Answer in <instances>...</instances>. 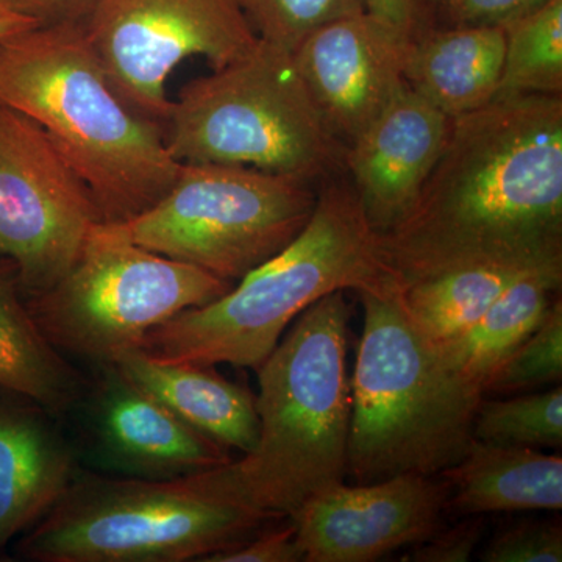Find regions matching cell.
Returning a JSON list of instances; mask_svg holds the SVG:
<instances>
[{
	"label": "cell",
	"mask_w": 562,
	"mask_h": 562,
	"mask_svg": "<svg viewBox=\"0 0 562 562\" xmlns=\"http://www.w3.org/2000/svg\"><path fill=\"white\" fill-rule=\"evenodd\" d=\"M364 327L353 375L347 475L375 483L439 475L464 457L484 397L425 341L395 294L357 292Z\"/></svg>",
	"instance_id": "5b68a950"
},
{
	"label": "cell",
	"mask_w": 562,
	"mask_h": 562,
	"mask_svg": "<svg viewBox=\"0 0 562 562\" xmlns=\"http://www.w3.org/2000/svg\"><path fill=\"white\" fill-rule=\"evenodd\" d=\"M276 519L222 501L201 473L155 482L79 469L22 536L18 554L35 562L202 561Z\"/></svg>",
	"instance_id": "8992f818"
},
{
	"label": "cell",
	"mask_w": 562,
	"mask_h": 562,
	"mask_svg": "<svg viewBox=\"0 0 562 562\" xmlns=\"http://www.w3.org/2000/svg\"><path fill=\"white\" fill-rule=\"evenodd\" d=\"M417 5L420 7V10L424 11L425 16H427L428 13H430V10L432 7H435V3L438 2V0H416Z\"/></svg>",
	"instance_id": "836d02e7"
},
{
	"label": "cell",
	"mask_w": 562,
	"mask_h": 562,
	"mask_svg": "<svg viewBox=\"0 0 562 562\" xmlns=\"http://www.w3.org/2000/svg\"><path fill=\"white\" fill-rule=\"evenodd\" d=\"M77 460L57 416L0 387V552L58 502Z\"/></svg>",
	"instance_id": "2e32d148"
},
{
	"label": "cell",
	"mask_w": 562,
	"mask_h": 562,
	"mask_svg": "<svg viewBox=\"0 0 562 562\" xmlns=\"http://www.w3.org/2000/svg\"><path fill=\"white\" fill-rule=\"evenodd\" d=\"M413 36L364 11L322 25L292 52L317 116L346 149L406 87Z\"/></svg>",
	"instance_id": "5bb4252c"
},
{
	"label": "cell",
	"mask_w": 562,
	"mask_h": 562,
	"mask_svg": "<svg viewBox=\"0 0 562 562\" xmlns=\"http://www.w3.org/2000/svg\"><path fill=\"white\" fill-rule=\"evenodd\" d=\"M562 379V303H552L541 324L503 361L487 383L490 395L527 394Z\"/></svg>",
	"instance_id": "484cf974"
},
{
	"label": "cell",
	"mask_w": 562,
	"mask_h": 562,
	"mask_svg": "<svg viewBox=\"0 0 562 562\" xmlns=\"http://www.w3.org/2000/svg\"><path fill=\"white\" fill-rule=\"evenodd\" d=\"M549 0H438L432 11L435 27H505L541 9Z\"/></svg>",
	"instance_id": "83f0119b"
},
{
	"label": "cell",
	"mask_w": 562,
	"mask_h": 562,
	"mask_svg": "<svg viewBox=\"0 0 562 562\" xmlns=\"http://www.w3.org/2000/svg\"><path fill=\"white\" fill-rule=\"evenodd\" d=\"M90 383L40 330L16 266L0 257V387L31 398L61 419L76 412Z\"/></svg>",
	"instance_id": "ffe728a7"
},
{
	"label": "cell",
	"mask_w": 562,
	"mask_h": 562,
	"mask_svg": "<svg viewBox=\"0 0 562 562\" xmlns=\"http://www.w3.org/2000/svg\"><path fill=\"white\" fill-rule=\"evenodd\" d=\"M561 283L562 265L522 273L472 328L435 349L465 387L484 397L487 383L503 361L535 331L560 297Z\"/></svg>",
	"instance_id": "44dd1931"
},
{
	"label": "cell",
	"mask_w": 562,
	"mask_h": 562,
	"mask_svg": "<svg viewBox=\"0 0 562 562\" xmlns=\"http://www.w3.org/2000/svg\"><path fill=\"white\" fill-rule=\"evenodd\" d=\"M505 58L495 98L562 95V0L503 27Z\"/></svg>",
	"instance_id": "603a6c76"
},
{
	"label": "cell",
	"mask_w": 562,
	"mask_h": 562,
	"mask_svg": "<svg viewBox=\"0 0 562 562\" xmlns=\"http://www.w3.org/2000/svg\"><path fill=\"white\" fill-rule=\"evenodd\" d=\"M101 211L31 117L0 103V257L25 297L50 290L79 260Z\"/></svg>",
	"instance_id": "8fae6325"
},
{
	"label": "cell",
	"mask_w": 562,
	"mask_h": 562,
	"mask_svg": "<svg viewBox=\"0 0 562 562\" xmlns=\"http://www.w3.org/2000/svg\"><path fill=\"white\" fill-rule=\"evenodd\" d=\"M452 120L406 85L344 154V172L373 231L412 209L446 146Z\"/></svg>",
	"instance_id": "9a60e30c"
},
{
	"label": "cell",
	"mask_w": 562,
	"mask_h": 562,
	"mask_svg": "<svg viewBox=\"0 0 562 562\" xmlns=\"http://www.w3.org/2000/svg\"><path fill=\"white\" fill-rule=\"evenodd\" d=\"M395 294L384 260L349 179L322 180L308 224L271 260L227 294L154 328L139 349L165 361L231 364L258 371L286 328L313 303L336 291Z\"/></svg>",
	"instance_id": "3957f363"
},
{
	"label": "cell",
	"mask_w": 562,
	"mask_h": 562,
	"mask_svg": "<svg viewBox=\"0 0 562 562\" xmlns=\"http://www.w3.org/2000/svg\"><path fill=\"white\" fill-rule=\"evenodd\" d=\"M173 160L246 166L321 183L346 147L317 116L291 54L268 43L190 81L162 125Z\"/></svg>",
	"instance_id": "52a82bcc"
},
{
	"label": "cell",
	"mask_w": 562,
	"mask_h": 562,
	"mask_svg": "<svg viewBox=\"0 0 562 562\" xmlns=\"http://www.w3.org/2000/svg\"><path fill=\"white\" fill-rule=\"evenodd\" d=\"M484 522L480 516H468L453 527H442L428 541L414 546L402 561L468 562L482 541Z\"/></svg>",
	"instance_id": "f546056e"
},
{
	"label": "cell",
	"mask_w": 562,
	"mask_h": 562,
	"mask_svg": "<svg viewBox=\"0 0 562 562\" xmlns=\"http://www.w3.org/2000/svg\"><path fill=\"white\" fill-rule=\"evenodd\" d=\"M98 0H0V3L44 25L81 24Z\"/></svg>",
	"instance_id": "4dcf8cb0"
},
{
	"label": "cell",
	"mask_w": 562,
	"mask_h": 562,
	"mask_svg": "<svg viewBox=\"0 0 562 562\" xmlns=\"http://www.w3.org/2000/svg\"><path fill=\"white\" fill-rule=\"evenodd\" d=\"M473 439L506 446L557 449L562 443V390L509 398L486 397L480 402L473 420Z\"/></svg>",
	"instance_id": "cb8c5ba5"
},
{
	"label": "cell",
	"mask_w": 562,
	"mask_h": 562,
	"mask_svg": "<svg viewBox=\"0 0 562 562\" xmlns=\"http://www.w3.org/2000/svg\"><path fill=\"white\" fill-rule=\"evenodd\" d=\"M35 27H40V25L31 18L22 16V14L0 3V43Z\"/></svg>",
	"instance_id": "d6a6232c"
},
{
	"label": "cell",
	"mask_w": 562,
	"mask_h": 562,
	"mask_svg": "<svg viewBox=\"0 0 562 562\" xmlns=\"http://www.w3.org/2000/svg\"><path fill=\"white\" fill-rule=\"evenodd\" d=\"M382 249L397 291L475 262L562 265V95L495 98L453 117Z\"/></svg>",
	"instance_id": "6da1fadb"
},
{
	"label": "cell",
	"mask_w": 562,
	"mask_h": 562,
	"mask_svg": "<svg viewBox=\"0 0 562 562\" xmlns=\"http://www.w3.org/2000/svg\"><path fill=\"white\" fill-rule=\"evenodd\" d=\"M203 562H301L302 550L297 543L294 520L277 528H262L241 546L221 550L206 557Z\"/></svg>",
	"instance_id": "f1b7e54d"
},
{
	"label": "cell",
	"mask_w": 562,
	"mask_h": 562,
	"mask_svg": "<svg viewBox=\"0 0 562 562\" xmlns=\"http://www.w3.org/2000/svg\"><path fill=\"white\" fill-rule=\"evenodd\" d=\"M98 369L76 408L83 417L81 454L92 471L165 482L235 460L228 447L184 424L113 364Z\"/></svg>",
	"instance_id": "4fadbf2b"
},
{
	"label": "cell",
	"mask_w": 562,
	"mask_h": 562,
	"mask_svg": "<svg viewBox=\"0 0 562 562\" xmlns=\"http://www.w3.org/2000/svg\"><path fill=\"white\" fill-rule=\"evenodd\" d=\"M233 286L99 224L70 271L50 290L25 299L52 346L99 368L139 349L154 328L177 314L209 305Z\"/></svg>",
	"instance_id": "9c48e42d"
},
{
	"label": "cell",
	"mask_w": 562,
	"mask_h": 562,
	"mask_svg": "<svg viewBox=\"0 0 562 562\" xmlns=\"http://www.w3.org/2000/svg\"><path fill=\"white\" fill-rule=\"evenodd\" d=\"M364 7L368 13L412 35H416L427 24V16L416 0H364Z\"/></svg>",
	"instance_id": "1f68e13d"
},
{
	"label": "cell",
	"mask_w": 562,
	"mask_h": 562,
	"mask_svg": "<svg viewBox=\"0 0 562 562\" xmlns=\"http://www.w3.org/2000/svg\"><path fill=\"white\" fill-rule=\"evenodd\" d=\"M344 294L331 292L305 310L258 369L257 447L241 460L201 473L222 501L288 519L346 479L351 310Z\"/></svg>",
	"instance_id": "277c9868"
},
{
	"label": "cell",
	"mask_w": 562,
	"mask_h": 562,
	"mask_svg": "<svg viewBox=\"0 0 562 562\" xmlns=\"http://www.w3.org/2000/svg\"><path fill=\"white\" fill-rule=\"evenodd\" d=\"M439 475L450 484L447 509L462 516L562 508L561 457L541 449L472 439Z\"/></svg>",
	"instance_id": "d6986e66"
},
{
	"label": "cell",
	"mask_w": 562,
	"mask_h": 562,
	"mask_svg": "<svg viewBox=\"0 0 562 562\" xmlns=\"http://www.w3.org/2000/svg\"><path fill=\"white\" fill-rule=\"evenodd\" d=\"M128 380L213 441L250 453L260 438L255 395L214 371V366L165 361L140 349L113 362Z\"/></svg>",
	"instance_id": "e0dca14e"
},
{
	"label": "cell",
	"mask_w": 562,
	"mask_h": 562,
	"mask_svg": "<svg viewBox=\"0 0 562 562\" xmlns=\"http://www.w3.org/2000/svg\"><path fill=\"white\" fill-rule=\"evenodd\" d=\"M480 560L486 562H561L560 520H524L492 538Z\"/></svg>",
	"instance_id": "4316f807"
},
{
	"label": "cell",
	"mask_w": 562,
	"mask_h": 562,
	"mask_svg": "<svg viewBox=\"0 0 562 562\" xmlns=\"http://www.w3.org/2000/svg\"><path fill=\"white\" fill-rule=\"evenodd\" d=\"M310 181L216 162H183L171 190L139 216L103 224L113 235L236 283L308 224Z\"/></svg>",
	"instance_id": "ba28073f"
},
{
	"label": "cell",
	"mask_w": 562,
	"mask_h": 562,
	"mask_svg": "<svg viewBox=\"0 0 562 562\" xmlns=\"http://www.w3.org/2000/svg\"><path fill=\"white\" fill-rule=\"evenodd\" d=\"M262 43L292 54L310 33L328 22L364 13V0H241Z\"/></svg>",
	"instance_id": "d4e9b609"
},
{
	"label": "cell",
	"mask_w": 562,
	"mask_h": 562,
	"mask_svg": "<svg viewBox=\"0 0 562 562\" xmlns=\"http://www.w3.org/2000/svg\"><path fill=\"white\" fill-rule=\"evenodd\" d=\"M536 268L542 266L516 262L460 266L405 284L397 291V301L422 338L432 347H442L482 319L514 280Z\"/></svg>",
	"instance_id": "7402d4cb"
},
{
	"label": "cell",
	"mask_w": 562,
	"mask_h": 562,
	"mask_svg": "<svg viewBox=\"0 0 562 562\" xmlns=\"http://www.w3.org/2000/svg\"><path fill=\"white\" fill-rule=\"evenodd\" d=\"M449 497L441 475L402 473L375 483L333 484L290 519L303 561L372 562L446 527Z\"/></svg>",
	"instance_id": "7c38bea8"
},
{
	"label": "cell",
	"mask_w": 562,
	"mask_h": 562,
	"mask_svg": "<svg viewBox=\"0 0 562 562\" xmlns=\"http://www.w3.org/2000/svg\"><path fill=\"white\" fill-rule=\"evenodd\" d=\"M81 25L114 90L161 127L180 63L202 57L221 69L260 43L241 0H98Z\"/></svg>",
	"instance_id": "30bf717a"
},
{
	"label": "cell",
	"mask_w": 562,
	"mask_h": 562,
	"mask_svg": "<svg viewBox=\"0 0 562 562\" xmlns=\"http://www.w3.org/2000/svg\"><path fill=\"white\" fill-rule=\"evenodd\" d=\"M0 103L47 133L87 184L103 224L139 216L179 177L161 125L114 90L81 24L44 25L2 41Z\"/></svg>",
	"instance_id": "7a4b0ae2"
},
{
	"label": "cell",
	"mask_w": 562,
	"mask_h": 562,
	"mask_svg": "<svg viewBox=\"0 0 562 562\" xmlns=\"http://www.w3.org/2000/svg\"><path fill=\"white\" fill-rule=\"evenodd\" d=\"M503 58V27L425 24L409 46L406 85L453 120L494 101L501 87Z\"/></svg>",
	"instance_id": "ac0fdd59"
}]
</instances>
